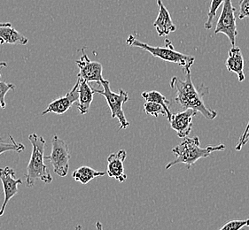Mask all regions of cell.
Returning <instances> with one entry per match:
<instances>
[{"label": "cell", "instance_id": "6da1fadb", "mask_svg": "<svg viewBox=\"0 0 249 230\" xmlns=\"http://www.w3.org/2000/svg\"><path fill=\"white\" fill-rule=\"evenodd\" d=\"M185 79L181 80L178 77H172L170 84L171 89L176 90L175 102L184 109H193L199 113L208 120H214L217 116V113L208 108L203 101V97L208 94V91L197 90L192 77L191 71L185 73Z\"/></svg>", "mask_w": 249, "mask_h": 230}, {"label": "cell", "instance_id": "7a4b0ae2", "mask_svg": "<svg viewBox=\"0 0 249 230\" xmlns=\"http://www.w3.org/2000/svg\"><path fill=\"white\" fill-rule=\"evenodd\" d=\"M29 140L32 145V152L30 162L26 168V186L31 188L35 185L36 181L49 184L53 181L47 165L45 164V148L46 141L42 135L36 133L29 135Z\"/></svg>", "mask_w": 249, "mask_h": 230}, {"label": "cell", "instance_id": "3957f363", "mask_svg": "<svg viewBox=\"0 0 249 230\" xmlns=\"http://www.w3.org/2000/svg\"><path fill=\"white\" fill-rule=\"evenodd\" d=\"M225 150V145H209L207 147H200L199 136L194 137H184V140L172 149V152L176 156V159L168 165H166V169H170L173 165L178 164L187 165L190 168L191 165H195V163L203 158L210 157L214 151Z\"/></svg>", "mask_w": 249, "mask_h": 230}, {"label": "cell", "instance_id": "277c9868", "mask_svg": "<svg viewBox=\"0 0 249 230\" xmlns=\"http://www.w3.org/2000/svg\"><path fill=\"white\" fill-rule=\"evenodd\" d=\"M126 44L129 46L138 47V48H141L142 50H146L155 58L171 62L174 64H178L183 68L184 74L191 71V67L195 63V58L194 56L186 55L175 50L173 45L171 44V41L169 39L165 40L166 47L164 48L159 47V46L155 47L137 39L134 35H130L126 40Z\"/></svg>", "mask_w": 249, "mask_h": 230}, {"label": "cell", "instance_id": "5b68a950", "mask_svg": "<svg viewBox=\"0 0 249 230\" xmlns=\"http://www.w3.org/2000/svg\"><path fill=\"white\" fill-rule=\"evenodd\" d=\"M100 85L103 87V90L92 88L93 92L100 94L105 98L107 103L109 106L110 111H111L112 119H117L119 120V130H126L130 124L125 117L123 106L126 102L130 100L128 93L124 90H120L118 93L112 91L110 89V82L108 81H102L100 82Z\"/></svg>", "mask_w": 249, "mask_h": 230}, {"label": "cell", "instance_id": "8992f818", "mask_svg": "<svg viewBox=\"0 0 249 230\" xmlns=\"http://www.w3.org/2000/svg\"><path fill=\"white\" fill-rule=\"evenodd\" d=\"M70 155L69 145L57 135L52 139V152L45 156V160H50L53 172L60 177H65L70 170Z\"/></svg>", "mask_w": 249, "mask_h": 230}, {"label": "cell", "instance_id": "52a82bcc", "mask_svg": "<svg viewBox=\"0 0 249 230\" xmlns=\"http://www.w3.org/2000/svg\"><path fill=\"white\" fill-rule=\"evenodd\" d=\"M235 12L236 8L232 5V1L224 0L214 32L215 35L222 33L226 35L232 46L236 45V37L238 35Z\"/></svg>", "mask_w": 249, "mask_h": 230}, {"label": "cell", "instance_id": "ba28073f", "mask_svg": "<svg viewBox=\"0 0 249 230\" xmlns=\"http://www.w3.org/2000/svg\"><path fill=\"white\" fill-rule=\"evenodd\" d=\"M82 56L79 60H76L75 63L79 67V74L77 78L81 80L85 81L87 82H94L100 85V82L104 80L102 72L103 66L100 62L92 61L89 59L87 53L85 52V47L82 49Z\"/></svg>", "mask_w": 249, "mask_h": 230}, {"label": "cell", "instance_id": "9c48e42d", "mask_svg": "<svg viewBox=\"0 0 249 230\" xmlns=\"http://www.w3.org/2000/svg\"><path fill=\"white\" fill-rule=\"evenodd\" d=\"M0 180L2 181L3 190H4V202L0 208V217L4 215L6 205L9 203L11 198H13L18 192V186L22 183V180L15 178V172L9 166L5 168H0Z\"/></svg>", "mask_w": 249, "mask_h": 230}, {"label": "cell", "instance_id": "30bf717a", "mask_svg": "<svg viewBox=\"0 0 249 230\" xmlns=\"http://www.w3.org/2000/svg\"><path fill=\"white\" fill-rule=\"evenodd\" d=\"M198 113L193 109L181 111L172 115L170 120V126L177 132L178 136L184 138L189 135L193 129V120Z\"/></svg>", "mask_w": 249, "mask_h": 230}, {"label": "cell", "instance_id": "8fae6325", "mask_svg": "<svg viewBox=\"0 0 249 230\" xmlns=\"http://www.w3.org/2000/svg\"><path fill=\"white\" fill-rule=\"evenodd\" d=\"M78 86H79V80L77 79V82L72 88V90H70V92H68L65 96L59 98L50 103L47 106V108L42 113V115H47V114L64 115L66 112L70 110L73 104L78 99Z\"/></svg>", "mask_w": 249, "mask_h": 230}, {"label": "cell", "instance_id": "7c38bea8", "mask_svg": "<svg viewBox=\"0 0 249 230\" xmlns=\"http://www.w3.org/2000/svg\"><path fill=\"white\" fill-rule=\"evenodd\" d=\"M127 157L125 150H120L115 153H111L107 158V175L114 178L119 182H124L127 180V175L125 174L124 160Z\"/></svg>", "mask_w": 249, "mask_h": 230}, {"label": "cell", "instance_id": "4fadbf2b", "mask_svg": "<svg viewBox=\"0 0 249 230\" xmlns=\"http://www.w3.org/2000/svg\"><path fill=\"white\" fill-rule=\"evenodd\" d=\"M157 5L159 7V13L154 22V27L159 36H165L176 31L177 27L172 21L170 12L165 7L161 0H157Z\"/></svg>", "mask_w": 249, "mask_h": 230}, {"label": "cell", "instance_id": "5bb4252c", "mask_svg": "<svg viewBox=\"0 0 249 230\" xmlns=\"http://www.w3.org/2000/svg\"><path fill=\"white\" fill-rule=\"evenodd\" d=\"M29 38L15 30L10 22H0V45H26Z\"/></svg>", "mask_w": 249, "mask_h": 230}, {"label": "cell", "instance_id": "9a60e30c", "mask_svg": "<svg viewBox=\"0 0 249 230\" xmlns=\"http://www.w3.org/2000/svg\"><path fill=\"white\" fill-rule=\"evenodd\" d=\"M225 66L228 71L238 75L239 82L245 80L244 57L239 47L235 45L230 49L228 58L225 61Z\"/></svg>", "mask_w": 249, "mask_h": 230}, {"label": "cell", "instance_id": "2e32d148", "mask_svg": "<svg viewBox=\"0 0 249 230\" xmlns=\"http://www.w3.org/2000/svg\"><path fill=\"white\" fill-rule=\"evenodd\" d=\"M79 80V86H78V99H77V108L80 112V115H86L90 105L93 101V95L94 92L92 90V87L89 85V83L85 81Z\"/></svg>", "mask_w": 249, "mask_h": 230}, {"label": "cell", "instance_id": "e0dca14e", "mask_svg": "<svg viewBox=\"0 0 249 230\" xmlns=\"http://www.w3.org/2000/svg\"><path fill=\"white\" fill-rule=\"evenodd\" d=\"M106 175H107V173L105 172L95 170L90 166L83 165L73 172L72 178L75 181H78L80 183L86 185L88 182H90V181L93 180L95 178L102 177Z\"/></svg>", "mask_w": 249, "mask_h": 230}, {"label": "cell", "instance_id": "ac0fdd59", "mask_svg": "<svg viewBox=\"0 0 249 230\" xmlns=\"http://www.w3.org/2000/svg\"><path fill=\"white\" fill-rule=\"evenodd\" d=\"M141 96L146 102H154V103L161 105L164 108L165 112L167 114V119L170 121L171 116H172L170 109V102L166 99L165 96L162 95L160 92L156 91V90L144 91Z\"/></svg>", "mask_w": 249, "mask_h": 230}, {"label": "cell", "instance_id": "d6986e66", "mask_svg": "<svg viewBox=\"0 0 249 230\" xmlns=\"http://www.w3.org/2000/svg\"><path fill=\"white\" fill-rule=\"evenodd\" d=\"M9 138L12 143H5L4 141H0V155L8 151L21 152L25 149V146L20 143H16V141L12 135H9Z\"/></svg>", "mask_w": 249, "mask_h": 230}, {"label": "cell", "instance_id": "ffe728a7", "mask_svg": "<svg viewBox=\"0 0 249 230\" xmlns=\"http://www.w3.org/2000/svg\"><path fill=\"white\" fill-rule=\"evenodd\" d=\"M224 0H211L210 3V10L208 13V20L205 22L204 28L206 30H210L212 29L213 26V20H214L216 12L218 10L220 5H223Z\"/></svg>", "mask_w": 249, "mask_h": 230}, {"label": "cell", "instance_id": "44dd1931", "mask_svg": "<svg viewBox=\"0 0 249 230\" xmlns=\"http://www.w3.org/2000/svg\"><path fill=\"white\" fill-rule=\"evenodd\" d=\"M144 111L146 115H152L155 117H158L160 115L167 117L164 108L159 104H156L154 102H145L144 105Z\"/></svg>", "mask_w": 249, "mask_h": 230}, {"label": "cell", "instance_id": "7402d4cb", "mask_svg": "<svg viewBox=\"0 0 249 230\" xmlns=\"http://www.w3.org/2000/svg\"><path fill=\"white\" fill-rule=\"evenodd\" d=\"M15 85L14 83H9L5 82H0V107L2 109H5L6 107L5 103V96L8 91L15 90Z\"/></svg>", "mask_w": 249, "mask_h": 230}, {"label": "cell", "instance_id": "603a6c76", "mask_svg": "<svg viewBox=\"0 0 249 230\" xmlns=\"http://www.w3.org/2000/svg\"><path fill=\"white\" fill-rule=\"evenodd\" d=\"M245 227H249V219L231 220L219 230H240Z\"/></svg>", "mask_w": 249, "mask_h": 230}, {"label": "cell", "instance_id": "cb8c5ba5", "mask_svg": "<svg viewBox=\"0 0 249 230\" xmlns=\"http://www.w3.org/2000/svg\"><path fill=\"white\" fill-rule=\"evenodd\" d=\"M249 18V0H241L239 3V20Z\"/></svg>", "mask_w": 249, "mask_h": 230}, {"label": "cell", "instance_id": "d4e9b609", "mask_svg": "<svg viewBox=\"0 0 249 230\" xmlns=\"http://www.w3.org/2000/svg\"><path fill=\"white\" fill-rule=\"evenodd\" d=\"M249 131V122H248V124L246 126V128H245L244 132H243V134L241 135L240 136V138H239V142H238V145L235 146V150H240L242 149V147L245 145V139H246V135L248 134V132Z\"/></svg>", "mask_w": 249, "mask_h": 230}, {"label": "cell", "instance_id": "484cf974", "mask_svg": "<svg viewBox=\"0 0 249 230\" xmlns=\"http://www.w3.org/2000/svg\"><path fill=\"white\" fill-rule=\"evenodd\" d=\"M96 229H97V230H103V226L100 221L96 222Z\"/></svg>", "mask_w": 249, "mask_h": 230}, {"label": "cell", "instance_id": "4316f807", "mask_svg": "<svg viewBox=\"0 0 249 230\" xmlns=\"http://www.w3.org/2000/svg\"><path fill=\"white\" fill-rule=\"evenodd\" d=\"M6 66H7L6 62H4V61H0V67H6ZM0 78H1V75H0Z\"/></svg>", "mask_w": 249, "mask_h": 230}, {"label": "cell", "instance_id": "83f0119b", "mask_svg": "<svg viewBox=\"0 0 249 230\" xmlns=\"http://www.w3.org/2000/svg\"><path fill=\"white\" fill-rule=\"evenodd\" d=\"M249 131L248 132V134L246 135V139H245V145L248 143V140H249Z\"/></svg>", "mask_w": 249, "mask_h": 230}, {"label": "cell", "instance_id": "f1b7e54d", "mask_svg": "<svg viewBox=\"0 0 249 230\" xmlns=\"http://www.w3.org/2000/svg\"><path fill=\"white\" fill-rule=\"evenodd\" d=\"M75 230H83V228L81 225H77L75 227Z\"/></svg>", "mask_w": 249, "mask_h": 230}, {"label": "cell", "instance_id": "f546056e", "mask_svg": "<svg viewBox=\"0 0 249 230\" xmlns=\"http://www.w3.org/2000/svg\"><path fill=\"white\" fill-rule=\"evenodd\" d=\"M240 1H241V0H240Z\"/></svg>", "mask_w": 249, "mask_h": 230}]
</instances>
